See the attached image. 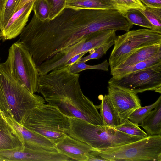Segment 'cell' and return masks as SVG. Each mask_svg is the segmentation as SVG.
I'll return each instance as SVG.
<instances>
[{"label": "cell", "mask_w": 161, "mask_h": 161, "mask_svg": "<svg viewBox=\"0 0 161 161\" xmlns=\"http://www.w3.org/2000/svg\"><path fill=\"white\" fill-rule=\"evenodd\" d=\"M105 25L98 9L65 7L51 20L41 21L34 14L23 29L19 40L37 66L90 34L103 30Z\"/></svg>", "instance_id": "obj_1"}, {"label": "cell", "mask_w": 161, "mask_h": 161, "mask_svg": "<svg viewBox=\"0 0 161 161\" xmlns=\"http://www.w3.org/2000/svg\"><path fill=\"white\" fill-rule=\"evenodd\" d=\"M69 67L39 75L37 92L69 118L75 117L93 125L105 126L96 106L82 92L80 75L71 72Z\"/></svg>", "instance_id": "obj_2"}, {"label": "cell", "mask_w": 161, "mask_h": 161, "mask_svg": "<svg viewBox=\"0 0 161 161\" xmlns=\"http://www.w3.org/2000/svg\"><path fill=\"white\" fill-rule=\"evenodd\" d=\"M45 103L14 78L4 62L0 64V112L5 117L23 125L32 111Z\"/></svg>", "instance_id": "obj_3"}, {"label": "cell", "mask_w": 161, "mask_h": 161, "mask_svg": "<svg viewBox=\"0 0 161 161\" xmlns=\"http://www.w3.org/2000/svg\"><path fill=\"white\" fill-rule=\"evenodd\" d=\"M69 120L68 135L96 149L119 146L143 138L126 134L114 128L93 125L75 117L69 118Z\"/></svg>", "instance_id": "obj_4"}, {"label": "cell", "mask_w": 161, "mask_h": 161, "mask_svg": "<svg viewBox=\"0 0 161 161\" xmlns=\"http://www.w3.org/2000/svg\"><path fill=\"white\" fill-rule=\"evenodd\" d=\"M23 126L55 144L68 135L69 118L57 107L44 103L32 111Z\"/></svg>", "instance_id": "obj_5"}, {"label": "cell", "mask_w": 161, "mask_h": 161, "mask_svg": "<svg viewBox=\"0 0 161 161\" xmlns=\"http://www.w3.org/2000/svg\"><path fill=\"white\" fill-rule=\"evenodd\" d=\"M107 161H161V135L114 147L96 149Z\"/></svg>", "instance_id": "obj_6"}, {"label": "cell", "mask_w": 161, "mask_h": 161, "mask_svg": "<svg viewBox=\"0 0 161 161\" xmlns=\"http://www.w3.org/2000/svg\"><path fill=\"white\" fill-rule=\"evenodd\" d=\"M116 31L103 30L90 34L86 38L58 53L51 58L37 66L39 75L64 67L70 59L80 53L88 52L116 39Z\"/></svg>", "instance_id": "obj_7"}, {"label": "cell", "mask_w": 161, "mask_h": 161, "mask_svg": "<svg viewBox=\"0 0 161 161\" xmlns=\"http://www.w3.org/2000/svg\"><path fill=\"white\" fill-rule=\"evenodd\" d=\"M11 74L32 94L37 92L39 75L28 50L19 40L13 43L4 62Z\"/></svg>", "instance_id": "obj_8"}, {"label": "cell", "mask_w": 161, "mask_h": 161, "mask_svg": "<svg viewBox=\"0 0 161 161\" xmlns=\"http://www.w3.org/2000/svg\"><path fill=\"white\" fill-rule=\"evenodd\" d=\"M161 43V32L149 29L129 31L117 36L109 59L110 69L117 66L132 53L140 48Z\"/></svg>", "instance_id": "obj_9"}, {"label": "cell", "mask_w": 161, "mask_h": 161, "mask_svg": "<svg viewBox=\"0 0 161 161\" xmlns=\"http://www.w3.org/2000/svg\"><path fill=\"white\" fill-rule=\"evenodd\" d=\"M108 85L136 93L147 91L161 93V63L121 77H112Z\"/></svg>", "instance_id": "obj_10"}, {"label": "cell", "mask_w": 161, "mask_h": 161, "mask_svg": "<svg viewBox=\"0 0 161 161\" xmlns=\"http://www.w3.org/2000/svg\"><path fill=\"white\" fill-rule=\"evenodd\" d=\"M108 95L123 124L136 109L141 107L137 93L108 85Z\"/></svg>", "instance_id": "obj_11"}, {"label": "cell", "mask_w": 161, "mask_h": 161, "mask_svg": "<svg viewBox=\"0 0 161 161\" xmlns=\"http://www.w3.org/2000/svg\"><path fill=\"white\" fill-rule=\"evenodd\" d=\"M35 0L25 4L14 13L0 31V40L4 42L14 39L20 34L28 21Z\"/></svg>", "instance_id": "obj_12"}, {"label": "cell", "mask_w": 161, "mask_h": 161, "mask_svg": "<svg viewBox=\"0 0 161 161\" xmlns=\"http://www.w3.org/2000/svg\"><path fill=\"white\" fill-rule=\"evenodd\" d=\"M55 145L58 151L68 157L71 160L88 161L87 154L95 149L68 135Z\"/></svg>", "instance_id": "obj_13"}, {"label": "cell", "mask_w": 161, "mask_h": 161, "mask_svg": "<svg viewBox=\"0 0 161 161\" xmlns=\"http://www.w3.org/2000/svg\"><path fill=\"white\" fill-rule=\"evenodd\" d=\"M0 113L7 123L20 135L23 140L24 147L29 149L56 148L55 145L48 138L28 130L14 120L6 117L2 113Z\"/></svg>", "instance_id": "obj_14"}, {"label": "cell", "mask_w": 161, "mask_h": 161, "mask_svg": "<svg viewBox=\"0 0 161 161\" xmlns=\"http://www.w3.org/2000/svg\"><path fill=\"white\" fill-rule=\"evenodd\" d=\"M23 140L0 113V150H23Z\"/></svg>", "instance_id": "obj_15"}, {"label": "cell", "mask_w": 161, "mask_h": 161, "mask_svg": "<svg viewBox=\"0 0 161 161\" xmlns=\"http://www.w3.org/2000/svg\"><path fill=\"white\" fill-rule=\"evenodd\" d=\"M161 51V43L143 47L131 53L114 68H121L135 64L151 58Z\"/></svg>", "instance_id": "obj_16"}, {"label": "cell", "mask_w": 161, "mask_h": 161, "mask_svg": "<svg viewBox=\"0 0 161 161\" xmlns=\"http://www.w3.org/2000/svg\"><path fill=\"white\" fill-rule=\"evenodd\" d=\"M154 109L138 125L148 136L161 135V98Z\"/></svg>", "instance_id": "obj_17"}, {"label": "cell", "mask_w": 161, "mask_h": 161, "mask_svg": "<svg viewBox=\"0 0 161 161\" xmlns=\"http://www.w3.org/2000/svg\"><path fill=\"white\" fill-rule=\"evenodd\" d=\"M101 100L100 104L96 107L100 110L105 126L114 128L120 125V119L108 94L105 95Z\"/></svg>", "instance_id": "obj_18"}, {"label": "cell", "mask_w": 161, "mask_h": 161, "mask_svg": "<svg viewBox=\"0 0 161 161\" xmlns=\"http://www.w3.org/2000/svg\"><path fill=\"white\" fill-rule=\"evenodd\" d=\"M161 63V51L146 60L135 64L121 68L110 69L113 77L118 78L134 72L142 70Z\"/></svg>", "instance_id": "obj_19"}, {"label": "cell", "mask_w": 161, "mask_h": 161, "mask_svg": "<svg viewBox=\"0 0 161 161\" xmlns=\"http://www.w3.org/2000/svg\"><path fill=\"white\" fill-rule=\"evenodd\" d=\"M66 7L76 9H116L111 0H67Z\"/></svg>", "instance_id": "obj_20"}, {"label": "cell", "mask_w": 161, "mask_h": 161, "mask_svg": "<svg viewBox=\"0 0 161 161\" xmlns=\"http://www.w3.org/2000/svg\"><path fill=\"white\" fill-rule=\"evenodd\" d=\"M124 16L130 23L133 25L159 31L150 23L139 9H130L127 12Z\"/></svg>", "instance_id": "obj_21"}, {"label": "cell", "mask_w": 161, "mask_h": 161, "mask_svg": "<svg viewBox=\"0 0 161 161\" xmlns=\"http://www.w3.org/2000/svg\"><path fill=\"white\" fill-rule=\"evenodd\" d=\"M116 9L123 16L130 9L143 10L145 6L140 0H111Z\"/></svg>", "instance_id": "obj_22"}, {"label": "cell", "mask_w": 161, "mask_h": 161, "mask_svg": "<svg viewBox=\"0 0 161 161\" xmlns=\"http://www.w3.org/2000/svg\"><path fill=\"white\" fill-rule=\"evenodd\" d=\"M20 0H5L0 15V31L4 27L15 12Z\"/></svg>", "instance_id": "obj_23"}, {"label": "cell", "mask_w": 161, "mask_h": 161, "mask_svg": "<svg viewBox=\"0 0 161 161\" xmlns=\"http://www.w3.org/2000/svg\"><path fill=\"white\" fill-rule=\"evenodd\" d=\"M137 125L127 120L123 124L114 128L115 129L126 134L142 138L148 136L147 133Z\"/></svg>", "instance_id": "obj_24"}, {"label": "cell", "mask_w": 161, "mask_h": 161, "mask_svg": "<svg viewBox=\"0 0 161 161\" xmlns=\"http://www.w3.org/2000/svg\"><path fill=\"white\" fill-rule=\"evenodd\" d=\"M161 98L160 95L153 103L143 107H141L136 109L130 116L128 119L137 125L141 124L142 121L148 115L150 112L154 108Z\"/></svg>", "instance_id": "obj_25"}, {"label": "cell", "mask_w": 161, "mask_h": 161, "mask_svg": "<svg viewBox=\"0 0 161 161\" xmlns=\"http://www.w3.org/2000/svg\"><path fill=\"white\" fill-rule=\"evenodd\" d=\"M109 63L105 60L102 63L97 65H91L86 64L85 63L78 60L73 64L69 66V71L73 73H77L84 70L89 69H96L108 71Z\"/></svg>", "instance_id": "obj_26"}, {"label": "cell", "mask_w": 161, "mask_h": 161, "mask_svg": "<svg viewBox=\"0 0 161 161\" xmlns=\"http://www.w3.org/2000/svg\"><path fill=\"white\" fill-rule=\"evenodd\" d=\"M145 7L144 10L140 11L150 23L158 31H161V8Z\"/></svg>", "instance_id": "obj_27"}, {"label": "cell", "mask_w": 161, "mask_h": 161, "mask_svg": "<svg viewBox=\"0 0 161 161\" xmlns=\"http://www.w3.org/2000/svg\"><path fill=\"white\" fill-rule=\"evenodd\" d=\"M32 10L36 17L41 21L49 19L50 8L46 0H35Z\"/></svg>", "instance_id": "obj_28"}, {"label": "cell", "mask_w": 161, "mask_h": 161, "mask_svg": "<svg viewBox=\"0 0 161 161\" xmlns=\"http://www.w3.org/2000/svg\"><path fill=\"white\" fill-rule=\"evenodd\" d=\"M114 41L115 40L111 41L98 47L95 49L94 51L92 53L86 57H82L79 60L86 63L91 59H99L105 54L110 48L114 45Z\"/></svg>", "instance_id": "obj_29"}, {"label": "cell", "mask_w": 161, "mask_h": 161, "mask_svg": "<svg viewBox=\"0 0 161 161\" xmlns=\"http://www.w3.org/2000/svg\"><path fill=\"white\" fill-rule=\"evenodd\" d=\"M50 8L49 19H52L66 7L67 0H46Z\"/></svg>", "instance_id": "obj_30"}, {"label": "cell", "mask_w": 161, "mask_h": 161, "mask_svg": "<svg viewBox=\"0 0 161 161\" xmlns=\"http://www.w3.org/2000/svg\"><path fill=\"white\" fill-rule=\"evenodd\" d=\"M145 6L152 8H161V0H140Z\"/></svg>", "instance_id": "obj_31"}, {"label": "cell", "mask_w": 161, "mask_h": 161, "mask_svg": "<svg viewBox=\"0 0 161 161\" xmlns=\"http://www.w3.org/2000/svg\"><path fill=\"white\" fill-rule=\"evenodd\" d=\"M88 161H107L102 157L95 150L91 151L87 154Z\"/></svg>", "instance_id": "obj_32"}, {"label": "cell", "mask_w": 161, "mask_h": 161, "mask_svg": "<svg viewBox=\"0 0 161 161\" xmlns=\"http://www.w3.org/2000/svg\"><path fill=\"white\" fill-rule=\"evenodd\" d=\"M87 53L84 52L75 55L69 60L65 64L64 67L69 66L79 60L84 55Z\"/></svg>", "instance_id": "obj_33"}, {"label": "cell", "mask_w": 161, "mask_h": 161, "mask_svg": "<svg viewBox=\"0 0 161 161\" xmlns=\"http://www.w3.org/2000/svg\"><path fill=\"white\" fill-rule=\"evenodd\" d=\"M35 0H20L16 9L15 13L21 8L26 3Z\"/></svg>", "instance_id": "obj_34"}, {"label": "cell", "mask_w": 161, "mask_h": 161, "mask_svg": "<svg viewBox=\"0 0 161 161\" xmlns=\"http://www.w3.org/2000/svg\"><path fill=\"white\" fill-rule=\"evenodd\" d=\"M5 1V0H0V15L2 11Z\"/></svg>", "instance_id": "obj_35"}, {"label": "cell", "mask_w": 161, "mask_h": 161, "mask_svg": "<svg viewBox=\"0 0 161 161\" xmlns=\"http://www.w3.org/2000/svg\"><path fill=\"white\" fill-rule=\"evenodd\" d=\"M0 161H3V160L0 158Z\"/></svg>", "instance_id": "obj_36"}]
</instances>
